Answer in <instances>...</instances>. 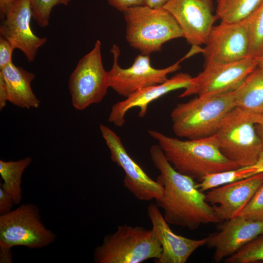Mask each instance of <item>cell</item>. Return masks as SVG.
I'll return each mask as SVG.
<instances>
[{"label":"cell","mask_w":263,"mask_h":263,"mask_svg":"<svg viewBox=\"0 0 263 263\" xmlns=\"http://www.w3.org/2000/svg\"><path fill=\"white\" fill-rule=\"evenodd\" d=\"M15 0H0V13L2 19Z\"/></svg>","instance_id":"obj_33"},{"label":"cell","mask_w":263,"mask_h":263,"mask_svg":"<svg viewBox=\"0 0 263 263\" xmlns=\"http://www.w3.org/2000/svg\"><path fill=\"white\" fill-rule=\"evenodd\" d=\"M169 0H144V5L153 8H162Z\"/></svg>","instance_id":"obj_32"},{"label":"cell","mask_w":263,"mask_h":263,"mask_svg":"<svg viewBox=\"0 0 263 263\" xmlns=\"http://www.w3.org/2000/svg\"><path fill=\"white\" fill-rule=\"evenodd\" d=\"M175 19L187 41L192 46L205 44L214 23L212 0H169L163 6Z\"/></svg>","instance_id":"obj_13"},{"label":"cell","mask_w":263,"mask_h":263,"mask_svg":"<svg viewBox=\"0 0 263 263\" xmlns=\"http://www.w3.org/2000/svg\"><path fill=\"white\" fill-rule=\"evenodd\" d=\"M235 107L263 113V70L258 66L233 91Z\"/></svg>","instance_id":"obj_20"},{"label":"cell","mask_w":263,"mask_h":263,"mask_svg":"<svg viewBox=\"0 0 263 263\" xmlns=\"http://www.w3.org/2000/svg\"><path fill=\"white\" fill-rule=\"evenodd\" d=\"M14 205L12 197L0 187V215L11 211Z\"/></svg>","instance_id":"obj_30"},{"label":"cell","mask_w":263,"mask_h":263,"mask_svg":"<svg viewBox=\"0 0 263 263\" xmlns=\"http://www.w3.org/2000/svg\"><path fill=\"white\" fill-rule=\"evenodd\" d=\"M263 0H216L215 14L221 21H240L251 14Z\"/></svg>","instance_id":"obj_23"},{"label":"cell","mask_w":263,"mask_h":263,"mask_svg":"<svg viewBox=\"0 0 263 263\" xmlns=\"http://www.w3.org/2000/svg\"><path fill=\"white\" fill-rule=\"evenodd\" d=\"M249 40V57L263 53V1L244 19Z\"/></svg>","instance_id":"obj_24"},{"label":"cell","mask_w":263,"mask_h":263,"mask_svg":"<svg viewBox=\"0 0 263 263\" xmlns=\"http://www.w3.org/2000/svg\"><path fill=\"white\" fill-rule=\"evenodd\" d=\"M161 252V243L153 228L122 225L96 247L94 259L96 263H141L158 259Z\"/></svg>","instance_id":"obj_6"},{"label":"cell","mask_w":263,"mask_h":263,"mask_svg":"<svg viewBox=\"0 0 263 263\" xmlns=\"http://www.w3.org/2000/svg\"><path fill=\"white\" fill-rule=\"evenodd\" d=\"M235 107L233 92L207 97L197 96L177 104L172 110L173 131L179 137L189 140L210 136Z\"/></svg>","instance_id":"obj_3"},{"label":"cell","mask_w":263,"mask_h":263,"mask_svg":"<svg viewBox=\"0 0 263 263\" xmlns=\"http://www.w3.org/2000/svg\"><path fill=\"white\" fill-rule=\"evenodd\" d=\"M263 173V151L255 163L235 169L216 173L205 177L197 187L202 192L230 183L244 179Z\"/></svg>","instance_id":"obj_22"},{"label":"cell","mask_w":263,"mask_h":263,"mask_svg":"<svg viewBox=\"0 0 263 263\" xmlns=\"http://www.w3.org/2000/svg\"><path fill=\"white\" fill-rule=\"evenodd\" d=\"M15 48L6 39L0 38V70L12 63V54Z\"/></svg>","instance_id":"obj_28"},{"label":"cell","mask_w":263,"mask_h":263,"mask_svg":"<svg viewBox=\"0 0 263 263\" xmlns=\"http://www.w3.org/2000/svg\"><path fill=\"white\" fill-rule=\"evenodd\" d=\"M254 59L256 62L257 66L263 70V53Z\"/></svg>","instance_id":"obj_35"},{"label":"cell","mask_w":263,"mask_h":263,"mask_svg":"<svg viewBox=\"0 0 263 263\" xmlns=\"http://www.w3.org/2000/svg\"><path fill=\"white\" fill-rule=\"evenodd\" d=\"M263 232V221L238 216L226 220L220 231L208 236L207 245L214 249V261L219 263Z\"/></svg>","instance_id":"obj_17"},{"label":"cell","mask_w":263,"mask_h":263,"mask_svg":"<svg viewBox=\"0 0 263 263\" xmlns=\"http://www.w3.org/2000/svg\"><path fill=\"white\" fill-rule=\"evenodd\" d=\"M99 129L110 150L111 160L125 172L124 187L140 201H156L161 198L163 187L151 178L130 156L119 136L105 125L100 124Z\"/></svg>","instance_id":"obj_11"},{"label":"cell","mask_w":263,"mask_h":263,"mask_svg":"<svg viewBox=\"0 0 263 263\" xmlns=\"http://www.w3.org/2000/svg\"><path fill=\"white\" fill-rule=\"evenodd\" d=\"M205 44L202 51L205 66L234 62L249 57V40L244 20L221 21L213 27Z\"/></svg>","instance_id":"obj_12"},{"label":"cell","mask_w":263,"mask_h":263,"mask_svg":"<svg viewBox=\"0 0 263 263\" xmlns=\"http://www.w3.org/2000/svg\"><path fill=\"white\" fill-rule=\"evenodd\" d=\"M56 235L43 224L38 207L23 204L0 215V249L11 250L15 246L41 248L54 242Z\"/></svg>","instance_id":"obj_7"},{"label":"cell","mask_w":263,"mask_h":263,"mask_svg":"<svg viewBox=\"0 0 263 263\" xmlns=\"http://www.w3.org/2000/svg\"><path fill=\"white\" fill-rule=\"evenodd\" d=\"M32 162L30 157L15 161L0 160V175L3 181L0 187L12 197L15 205L22 200V175Z\"/></svg>","instance_id":"obj_21"},{"label":"cell","mask_w":263,"mask_h":263,"mask_svg":"<svg viewBox=\"0 0 263 263\" xmlns=\"http://www.w3.org/2000/svg\"><path fill=\"white\" fill-rule=\"evenodd\" d=\"M123 14L127 41L143 55L160 51L166 42L183 38L175 19L163 7L141 5L129 8Z\"/></svg>","instance_id":"obj_4"},{"label":"cell","mask_w":263,"mask_h":263,"mask_svg":"<svg viewBox=\"0 0 263 263\" xmlns=\"http://www.w3.org/2000/svg\"><path fill=\"white\" fill-rule=\"evenodd\" d=\"M150 154L160 172L156 181L164 188L163 196L156 204L163 209L169 224L194 230L203 224L221 222L194 179L175 170L158 144L151 146Z\"/></svg>","instance_id":"obj_1"},{"label":"cell","mask_w":263,"mask_h":263,"mask_svg":"<svg viewBox=\"0 0 263 263\" xmlns=\"http://www.w3.org/2000/svg\"><path fill=\"white\" fill-rule=\"evenodd\" d=\"M227 263L263 262V232L224 260Z\"/></svg>","instance_id":"obj_25"},{"label":"cell","mask_w":263,"mask_h":263,"mask_svg":"<svg viewBox=\"0 0 263 263\" xmlns=\"http://www.w3.org/2000/svg\"><path fill=\"white\" fill-rule=\"evenodd\" d=\"M239 216L258 221H263V183Z\"/></svg>","instance_id":"obj_27"},{"label":"cell","mask_w":263,"mask_h":263,"mask_svg":"<svg viewBox=\"0 0 263 263\" xmlns=\"http://www.w3.org/2000/svg\"><path fill=\"white\" fill-rule=\"evenodd\" d=\"M147 215L162 247L161 255L155 263H185L194 251L207 244L208 236L195 240L173 232L156 203L148 206Z\"/></svg>","instance_id":"obj_16"},{"label":"cell","mask_w":263,"mask_h":263,"mask_svg":"<svg viewBox=\"0 0 263 263\" xmlns=\"http://www.w3.org/2000/svg\"><path fill=\"white\" fill-rule=\"evenodd\" d=\"M118 11L124 12L129 8L144 5V0H106Z\"/></svg>","instance_id":"obj_29"},{"label":"cell","mask_w":263,"mask_h":263,"mask_svg":"<svg viewBox=\"0 0 263 263\" xmlns=\"http://www.w3.org/2000/svg\"><path fill=\"white\" fill-rule=\"evenodd\" d=\"M192 77L187 73H179L161 84L138 90L125 100L113 105L108 118L109 121L116 127H122L125 124L126 113L133 108H138L139 117H144L151 102L173 91L186 89L189 84Z\"/></svg>","instance_id":"obj_18"},{"label":"cell","mask_w":263,"mask_h":263,"mask_svg":"<svg viewBox=\"0 0 263 263\" xmlns=\"http://www.w3.org/2000/svg\"><path fill=\"white\" fill-rule=\"evenodd\" d=\"M263 183V173L230 182L207 191V201L221 221L239 216Z\"/></svg>","instance_id":"obj_15"},{"label":"cell","mask_w":263,"mask_h":263,"mask_svg":"<svg viewBox=\"0 0 263 263\" xmlns=\"http://www.w3.org/2000/svg\"><path fill=\"white\" fill-rule=\"evenodd\" d=\"M113 63L108 71L110 88L119 95L126 98L143 88L161 84L168 79V75L181 68L180 63L190 56L188 53L182 58L166 68L157 69L150 63L149 55H138L131 66L123 68L118 63L119 47L113 44L111 49Z\"/></svg>","instance_id":"obj_9"},{"label":"cell","mask_w":263,"mask_h":263,"mask_svg":"<svg viewBox=\"0 0 263 263\" xmlns=\"http://www.w3.org/2000/svg\"><path fill=\"white\" fill-rule=\"evenodd\" d=\"M68 86L72 105L77 110L103 99L110 86L108 71L102 63L100 40H97L93 49L79 60L70 75Z\"/></svg>","instance_id":"obj_8"},{"label":"cell","mask_w":263,"mask_h":263,"mask_svg":"<svg viewBox=\"0 0 263 263\" xmlns=\"http://www.w3.org/2000/svg\"><path fill=\"white\" fill-rule=\"evenodd\" d=\"M71 0H30L33 18L41 27L48 26L53 9L58 5L67 6Z\"/></svg>","instance_id":"obj_26"},{"label":"cell","mask_w":263,"mask_h":263,"mask_svg":"<svg viewBox=\"0 0 263 263\" xmlns=\"http://www.w3.org/2000/svg\"><path fill=\"white\" fill-rule=\"evenodd\" d=\"M256 129L261 139L263 149V113L261 115L259 122L256 125Z\"/></svg>","instance_id":"obj_34"},{"label":"cell","mask_w":263,"mask_h":263,"mask_svg":"<svg viewBox=\"0 0 263 263\" xmlns=\"http://www.w3.org/2000/svg\"><path fill=\"white\" fill-rule=\"evenodd\" d=\"M8 102L7 92L3 80L0 78V109L2 110Z\"/></svg>","instance_id":"obj_31"},{"label":"cell","mask_w":263,"mask_h":263,"mask_svg":"<svg viewBox=\"0 0 263 263\" xmlns=\"http://www.w3.org/2000/svg\"><path fill=\"white\" fill-rule=\"evenodd\" d=\"M35 75L13 62L0 70V78L4 84L8 101L21 108H38L40 101L31 86Z\"/></svg>","instance_id":"obj_19"},{"label":"cell","mask_w":263,"mask_h":263,"mask_svg":"<svg viewBox=\"0 0 263 263\" xmlns=\"http://www.w3.org/2000/svg\"><path fill=\"white\" fill-rule=\"evenodd\" d=\"M261 115L235 107L224 117L215 134L221 152L239 167L255 163L263 151L256 129Z\"/></svg>","instance_id":"obj_5"},{"label":"cell","mask_w":263,"mask_h":263,"mask_svg":"<svg viewBox=\"0 0 263 263\" xmlns=\"http://www.w3.org/2000/svg\"><path fill=\"white\" fill-rule=\"evenodd\" d=\"M33 18L30 0H15L2 19L0 36L21 51L29 62L33 61L38 50L47 41L36 36L31 28Z\"/></svg>","instance_id":"obj_14"},{"label":"cell","mask_w":263,"mask_h":263,"mask_svg":"<svg viewBox=\"0 0 263 263\" xmlns=\"http://www.w3.org/2000/svg\"><path fill=\"white\" fill-rule=\"evenodd\" d=\"M255 60L248 57L234 62L205 66L192 77L188 86L178 97L193 95L207 97L234 91L256 67Z\"/></svg>","instance_id":"obj_10"},{"label":"cell","mask_w":263,"mask_h":263,"mask_svg":"<svg viewBox=\"0 0 263 263\" xmlns=\"http://www.w3.org/2000/svg\"><path fill=\"white\" fill-rule=\"evenodd\" d=\"M149 135L179 172L201 182L205 177L239 167L221 152L215 134L194 140H181L153 130Z\"/></svg>","instance_id":"obj_2"}]
</instances>
